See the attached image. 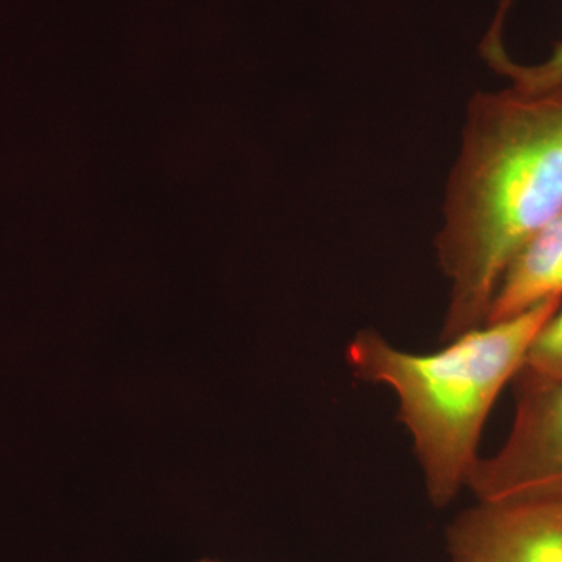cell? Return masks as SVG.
<instances>
[{"label":"cell","instance_id":"6da1fadb","mask_svg":"<svg viewBox=\"0 0 562 562\" xmlns=\"http://www.w3.org/2000/svg\"><path fill=\"white\" fill-rule=\"evenodd\" d=\"M436 254L449 281L442 342L482 327L517 250L562 213V91L469 102Z\"/></svg>","mask_w":562,"mask_h":562},{"label":"cell","instance_id":"7a4b0ae2","mask_svg":"<svg viewBox=\"0 0 562 562\" xmlns=\"http://www.w3.org/2000/svg\"><path fill=\"white\" fill-rule=\"evenodd\" d=\"M561 303L553 299L512 319L483 324L432 353L398 349L372 328L350 339L346 355L353 375L394 392L436 508L468 487L495 402L524 371L536 336Z\"/></svg>","mask_w":562,"mask_h":562},{"label":"cell","instance_id":"3957f363","mask_svg":"<svg viewBox=\"0 0 562 562\" xmlns=\"http://www.w3.org/2000/svg\"><path fill=\"white\" fill-rule=\"evenodd\" d=\"M517 380L508 436L469 476L476 502L562 497V379L524 369Z\"/></svg>","mask_w":562,"mask_h":562},{"label":"cell","instance_id":"277c9868","mask_svg":"<svg viewBox=\"0 0 562 562\" xmlns=\"http://www.w3.org/2000/svg\"><path fill=\"white\" fill-rule=\"evenodd\" d=\"M446 541L452 562H562V497L476 502Z\"/></svg>","mask_w":562,"mask_h":562},{"label":"cell","instance_id":"5b68a950","mask_svg":"<svg viewBox=\"0 0 562 562\" xmlns=\"http://www.w3.org/2000/svg\"><path fill=\"white\" fill-rule=\"evenodd\" d=\"M562 299V213L522 244L498 281L486 322L512 319Z\"/></svg>","mask_w":562,"mask_h":562},{"label":"cell","instance_id":"8992f818","mask_svg":"<svg viewBox=\"0 0 562 562\" xmlns=\"http://www.w3.org/2000/svg\"><path fill=\"white\" fill-rule=\"evenodd\" d=\"M484 58L492 68L512 81L513 90L527 94H546L562 91V43L557 44L550 57L536 65H522L514 61L503 46L498 22L486 36L483 44Z\"/></svg>","mask_w":562,"mask_h":562},{"label":"cell","instance_id":"52a82bcc","mask_svg":"<svg viewBox=\"0 0 562 562\" xmlns=\"http://www.w3.org/2000/svg\"><path fill=\"white\" fill-rule=\"evenodd\" d=\"M525 369L538 375L562 379V303L536 336Z\"/></svg>","mask_w":562,"mask_h":562},{"label":"cell","instance_id":"ba28073f","mask_svg":"<svg viewBox=\"0 0 562 562\" xmlns=\"http://www.w3.org/2000/svg\"><path fill=\"white\" fill-rule=\"evenodd\" d=\"M198 562H220V561H214V560H202V561H198Z\"/></svg>","mask_w":562,"mask_h":562}]
</instances>
